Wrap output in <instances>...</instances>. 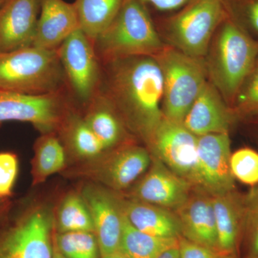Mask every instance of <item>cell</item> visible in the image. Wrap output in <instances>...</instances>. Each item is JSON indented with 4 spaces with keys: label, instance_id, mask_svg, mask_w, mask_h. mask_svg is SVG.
<instances>
[{
    "label": "cell",
    "instance_id": "484cf974",
    "mask_svg": "<svg viewBox=\"0 0 258 258\" xmlns=\"http://www.w3.org/2000/svg\"><path fill=\"white\" fill-rule=\"evenodd\" d=\"M57 227L60 233L94 232L91 212L83 198L71 195L64 199L59 210Z\"/></svg>",
    "mask_w": 258,
    "mask_h": 258
},
{
    "label": "cell",
    "instance_id": "9a60e30c",
    "mask_svg": "<svg viewBox=\"0 0 258 258\" xmlns=\"http://www.w3.org/2000/svg\"><path fill=\"white\" fill-rule=\"evenodd\" d=\"M80 29L74 3L64 0H40L34 46L57 50L62 42Z\"/></svg>",
    "mask_w": 258,
    "mask_h": 258
},
{
    "label": "cell",
    "instance_id": "7a4b0ae2",
    "mask_svg": "<svg viewBox=\"0 0 258 258\" xmlns=\"http://www.w3.org/2000/svg\"><path fill=\"white\" fill-rule=\"evenodd\" d=\"M257 52V45L227 14L215 32L205 60L210 82L223 98L237 95L254 70Z\"/></svg>",
    "mask_w": 258,
    "mask_h": 258
},
{
    "label": "cell",
    "instance_id": "7c38bea8",
    "mask_svg": "<svg viewBox=\"0 0 258 258\" xmlns=\"http://www.w3.org/2000/svg\"><path fill=\"white\" fill-rule=\"evenodd\" d=\"M191 186L157 159L136 186L134 200L176 211L189 198Z\"/></svg>",
    "mask_w": 258,
    "mask_h": 258
},
{
    "label": "cell",
    "instance_id": "4316f807",
    "mask_svg": "<svg viewBox=\"0 0 258 258\" xmlns=\"http://www.w3.org/2000/svg\"><path fill=\"white\" fill-rule=\"evenodd\" d=\"M54 237L57 248L64 258H101L94 232H63Z\"/></svg>",
    "mask_w": 258,
    "mask_h": 258
},
{
    "label": "cell",
    "instance_id": "5b68a950",
    "mask_svg": "<svg viewBox=\"0 0 258 258\" xmlns=\"http://www.w3.org/2000/svg\"><path fill=\"white\" fill-rule=\"evenodd\" d=\"M163 76V115L182 123L208 82L205 58L192 57L173 47H164L154 56Z\"/></svg>",
    "mask_w": 258,
    "mask_h": 258
},
{
    "label": "cell",
    "instance_id": "7402d4cb",
    "mask_svg": "<svg viewBox=\"0 0 258 258\" xmlns=\"http://www.w3.org/2000/svg\"><path fill=\"white\" fill-rule=\"evenodd\" d=\"M177 244L178 239L163 238L142 232L134 227L123 213L119 252L125 257L157 258Z\"/></svg>",
    "mask_w": 258,
    "mask_h": 258
},
{
    "label": "cell",
    "instance_id": "d4e9b609",
    "mask_svg": "<svg viewBox=\"0 0 258 258\" xmlns=\"http://www.w3.org/2000/svg\"><path fill=\"white\" fill-rule=\"evenodd\" d=\"M66 154L62 142L53 133L44 134L35 145L32 161L34 183L41 182L63 168Z\"/></svg>",
    "mask_w": 258,
    "mask_h": 258
},
{
    "label": "cell",
    "instance_id": "74e56055",
    "mask_svg": "<svg viewBox=\"0 0 258 258\" xmlns=\"http://www.w3.org/2000/svg\"><path fill=\"white\" fill-rule=\"evenodd\" d=\"M5 200H0V215L3 214V212L5 210V208H6L7 205L5 204Z\"/></svg>",
    "mask_w": 258,
    "mask_h": 258
},
{
    "label": "cell",
    "instance_id": "44dd1931",
    "mask_svg": "<svg viewBox=\"0 0 258 258\" xmlns=\"http://www.w3.org/2000/svg\"><path fill=\"white\" fill-rule=\"evenodd\" d=\"M85 106L87 111L83 118L105 150L118 145L124 130L121 118L106 97L97 91Z\"/></svg>",
    "mask_w": 258,
    "mask_h": 258
},
{
    "label": "cell",
    "instance_id": "ac0fdd59",
    "mask_svg": "<svg viewBox=\"0 0 258 258\" xmlns=\"http://www.w3.org/2000/svg\"><path fill=\"white\" fill-rule=\"evenodd\" d=\"M96 167L94 175L115 190L126 189L147 170L151 157L144 148L126 145L117 149Z\"/></svg>",
    "mask_w": 258,
    "mask_h": 258
},
{
    "label": "cell",
    "instance_id": "603a6c76",
    "mask_svg": "<svg viewBox=\"0 0 258 258\" xmlns=\"http://www.w3.org/2000/svg\"><path fill=\"white\" fill-rule=\"evenodd\" d=\"M124 0H76L80 29L94 43L118 14Z\"/></svg>",
    "mask_w": 258,
    "mask_h": 258
},
{
    "label": "cell",
    "instance_id": "f546056e",
    "mask_svg": "<svg viewBox=\"0 0 258 258\" xmlns=\"http://www.w3.org/2000/svg\"><path fill=\"white\" fill-rule=\"evenodd\" d=\"M231 18L243 21L258 33V0H222Z\"/></svg>",
    "mask_w": 258,
    "mask_h": 258
},
{
    "label": "cell",
    "instance_id": "d6986e66",
    "mask_svg": "<svg viewBox=\"0 0 258 258\" xmlns=\"http://www.w3.org/2000/svg\"><path fill=\"white\" fill-rule=\"evenodd\" d=\"M218 249L222 254L238 257L244 212L245 198L235 189L212 196Z\"/></svg>",
    "mask_w": 258,
    "mask_h": 258
},
{
    "label": "cell",
    "instance_id": "6da1fadb",
    "mask_svg": "<svg viewBox=\"0 0 258 258\" xmlns=\"http://www.w3.org/2000/svg\"><path fill=\"white\" fill-rule=\"evenodd\" d=\"M98 91L121 120L147 142L164 117L162 73L154 56H135L102 64Z\"/></svg>",
    "mask_w": 258,
    "mask_h": 258
},
{
    "label": "cell",
    "instance_id": "4fadbf2b",
    "mask_svg": "<svg viewBox=\"0 0 258 258\" xmlns=\"http://www.w3.org/2000/svg\"><path fill=\"white\" fill-rule=\"evenodd\" d=\"M40 0H4L0 6V52L33 45Z\"/></svg>",
    "mask_w": 258,
    "mask_h": 258
},
{
    "label": "cell",
    "instance_id": "d6a6232c",
    "mask_svg": "<svg viewBox=\"0 0 258 258\" xmlns=\"http://www.w3.org/2000/svg\"><path fill=\"white\" fill-rule=\"evenodd\" d=\"M177 248L179 258H220L223 255L217 249L192 242L182 236L178 238Z\"/></svg>",
    "mask_w": 258,
    "mask_h": 258
},
{
    "label": "cell",
    "instance_id": "9c48e42d",
    "mask_svg": "<svg viewBox=\"0 0 258 258\" xmlns=\"http://www.w3.org/2000/svg\"><path fill=\"white\" fill-rule=\"evenodd\" d=\"M57 51L66 86L74 98L85 106L98 91L101 79L102 63L94 44L79 29L62 42Z\"/></svg>",
    "mask_w": 258,
    "mask_h": 258
},
{
    "label": "cell",
    "instance_id": "e575fe53",
    "mask_svg": "<svg viewBox=\"0 0 258 258\" xmlns=\"http://www.w3.org/2000/svg\"><path fill=\"white\" fill-rule=\"evenodd\" d=\"M157 258H179L177 246L171 247V248L164 251V252H163L162 254H161Z\"/></svg>",
    "mask_w": 258,
    "mask_h": 258
},
{
    "label": "cell",
    "instance_id": "ffe728a7",
    "mask_svg": "<svg viewBox=\"0 0 258 258\" xmlns=\"http://www.w3.org/2000/svg\"><path fill=\"white\" fill-rule=\"evenodd\" d=\"M127 220L142 232L163 238L181 237V227L176 212L138 200L118 201Z\"/></svg>",
    "mask_w": 258,
    "mask_h": 258
},
{
    "label": "cell",
    "instance_id": "8fae6325",
    "mask_svg": "<svg viewBox=\"0 0 258 258\" xmlns=\"http://www.w3.org/2000/svg\"><path fill=\"white\" fill-rule=\"evenodd\" d=\"M147 142L157 159L191 183L198 157V136L182 123L164 116Z\"/></svg>",
    "mask_w": 258,
    "mask_h": 258
},
{
    "label": "cell",
    "instance_id": "2e32d148",
    "mask_svg": "<svg viewBox=\"0 0 258 258\" xmlns=\"http://www.w3.org/2000/svg\"><path fill=\"white\" fill-rule=\"evenodd\" d=\"M232 115L226 106L221 93L208 81L194 102L183 124L198 137L212 134L228 133Z\"/></svg>",
    "mask_w": 258,
    "mask_h": 258
},
{
    "label": "cell",
    "instance_id": "d590c367",
    "mask_svg": "<svg viewBox=\"0 0 258 258\" xmlns=\"http://www.w3.org/2000/svg\"><path fill=\"white\" fill-rule=\"evenodd\" d=\"M55 236V234H54ZM53 258H64L56 245L55 237H53Z\"/></svg>",
    "mask_w": 258,
    "mask_h": 258
},
{
    "label": "cell",
    "instance_id": "52a82bcc",
    "mask_svg": "<svg viewBox=\"0 0 258 258\" xmlns=\"http://www.w3.org/2000/svg\"><path fill=\"white\" fill-rule=\"evenodd\" d=\"M227 17L222 0H191L168 20L169 38L174 48L205 58L215 32Z\"/></svg>",
    "mask_w": 258,
    "mask_h": 258
},
{
    "label": "cell",
    "instance_id": "ba28073f",
    "mask_svg": "<svg viewBox=\"0 0 258 258\" xmlns=\"http://www.w3.org/2000/svg\"><path fill=\"white\" fill-rule=\"evenodd\" d=\"M72 104L64 90L43 95H30L0 90V123H29L43 134L58 131Z\"/></svg>",
    "mask_w": 258,
    "mask_h": 258
},
{
    "label": "cell",
    "instance_id": "60d3db41",
    "mask_svg": "<svg viewBox=\"0 0 258 258\" xmlns=\"http://www.w3.org/2000/svg\"><path fill=\"white\" fill-rule=\"evenodd\" d=\"M0 125H1V123H0Z\"/></svg>",
    "mask_w": 258,
    "mask_h": 258
},
{
    "label": "cell",
    "instance_id": "5bb4252c",
    "mask_svg": "<svg viewBox=\"0 0 258 258\" xmlns=\"http://www.w3.org/2000/svg\"><path fill=\"white\" fill-rule=\"evenodd\" d=\"M83 200L91 212L101 256L119 252L123 212L118 200L93 186L85 189Z\"/></svg>",
    "mask_w": 258,
    "mask_h": 258
},
{
    "label": "cell",
    "instance_id": "8992f818",
    "mask_svg": "<svg viewBox=\"0 0 258 258\" xmlns=\"http://www.w3.org/2000/svg\"><path fill=\"white\" fill-rule=\"evenodd\" d=\"M4 212L0 215V258H53L54 222L48 210L27 209L13 217H5Z\"/></svg>",
    "mask_w": 258,
    "mask_h": 258
},
{
    "label": "cell",
    "instance_id": "836d02e7",
    "mask_svg": "<svg viewBox=\"0 0 258 258\" xmlns=\"http://www.w3.org/2000/svg\"><path fill=\"white\" fill-rule=\"evenodd\" d=\"M126 0H124V2ZM145 4H150L159 11H171L181 9L191 0H140Z\"/></svg>",
    "mask_w": 258,
    "mask_h": 258
},
{
    "label": "cell",
    "instance_id": "f1b7e54d",
    "mask_svg": "<svg viewBox=\"0 0 258 258\" xmlns=\"http://www.w3.org/2000/svg\"><path fill=\"white\" fill-rule=\"evenodd\" d=\"M230 169L234 178L243 184H258V152L244 148L231 154Z\"/></svg>",
    "mask_w": 258,
    "mask_h": 258
},
{
    "label": "cell",
    "instance_id": "83f0119b",
    "mask_svg": "<svg viewBox=\"0 0 258 258\" xmlns=\"http://www.w3.org/2000/svg\"><path fill=\"white\" fill-rule=\"evenodd\" d=\"M239 258H258V189L245 197V212Z\"/></svg>",
    "mask_w": 258,
    "mask_h": 258
},
{
    "label": "cell",
    "instance_id": "ab89813d",
    "mask_svg": "<svg viewBox=\"0 0 258 258\" xmlns=\"http://www.w3.org/2000/svg\"><path fill=\"white\" fill-rule=\"evenodd\" d=\"M3 2H4V0H0V6L3 4Z\"/></svg>",
    "mask_w": 258,
    "mask_h": 258
},
{
    "label": "cell",
    "instance_id": "30bf717a",
    "mask_svg": "<svg viewBox=\"0 0 258 258\" xmlns=\"http://www.w3.org/2000/svg\"><path fill=\"white\" fill-rule=\"evenodd\" d=\"M231 154L228 133L198 137V157L191 184L212 196L235 189Z\"/></svg>",
    "mask_w": 258,
    "mask_h": 258
},
{
    "label": "cell",
    "instance_id": "e0dca14e",
    "mask_svg": "<svg viewBox=\"0 0 258 258\" xmlns=\"http://www.w3.org/2000/svg\"><path fill=\"white\" fill-rule=\"evenodd\" d=\"M175 212L181 223L182 237L219 251L211 195L199 189L197 192L190 194Z\"/></svg>",
    "mask_w": 258,
    "mask_h": 258
},
{
    "label": "cell",
    "instance_id": "3957f363",
    "mask_svg": "<svg viewBox=\"0 0 258 258\" xmlns=\"http://www.w3.org/2000/svg\"><path fill=\"white\" fill-rule=\"evenodd\" d=\"M102 64L135 56H154L164 48L145 3L126 0L94 41Z\"/></svg>",
    "mask_w": 258,
    "mask_h": 258
},
{
    "label": "cell",
    "instance_id": "cb8c5ba5",
    "mask_svg": "<svg viewBox=\"0 0 258 258\" xmlns=\"http://www.w3.org/2000/svg\"><path fill=\"white\" fill-rule=\"evenodd\" d=\"M58 131L76 154L83 158H95L105 152L104 147L89 128L83 116L71 106Z\"/></svg>",
    "mask_w": 258,
    "mask_h": 258
},
{
    "label": "cell",
    "instance_id": "4dcf8cb0",
    "mask_svg": "<svg viewBox=\"0 0 258 258\" xmlns=\"http://www.w3.org/2000/svg\"><path fill=\"white\" fill-rule=\"evenodd\" d=\"M18 174V159L12 152L0 153V200L11 196Z\"/></svg>",
    "mask_w": 258,
    "mask_h": 258
},
{
    "label": "cell",
    "instance_id": "1f68e13d",
    "mask_svg": "<svg viewBox=\"0 0 258 258\" xmlns=\"http://www.w3.org/2000/svg\"><path fill=\"white\" fill-rule=\"evenodd\" d=\"M237 94V105L241 110L258 111V67L249 74Z\"/></svg>",
    "mask_w": 258,
    "mask_h": 258
},
{
    "label": "cell",
    "instance_id": "8d00e7d4",
    "mask_svg": "<svg viewBox=\"0 0 258 258\" xmlns=\"http://www.w3.org/2000/svg\"><path fill=\"white\" fill-rule=\"evenodd\" d=\"M101 258H128L123 255L120 252H115V253L106 254V255L101 256Z\"/></svg>",
    "mask_w": 258,
    "mask_h": 258
},
{
    "label": "cell",
    "instance_id": "f35d334b",
    "mask_svg": "<svg viewBox=\"0 0 258 258\" xmlns=\"http://www.w3.org/2000/svg\"><path fill=\"white\" fill-rule=\"evenodd\" d=\"M220 258H239L237 256L231 255V254H223Z\"/></svg>",
    "mask_w": 258,
    "mask_h": 258
},
{
    "label": "cell",
    "instance_id": "277c9868",
    "mask_svg": "<svg viewBox=\"0 0 258 258\" xmlns=\"http://www.w3.org/2000/svg\"><path fill=\"white\" fill-rule=\"evenodd\" d=\"M66 86L57 50L32 45L0 52V90L43 95L60 92Z\"/></svg>",
    "mask_w": 258,
    "mask_h": 258
}]
</instances>
